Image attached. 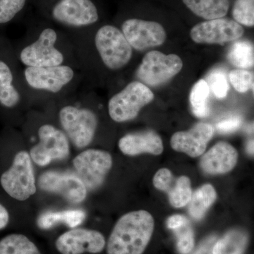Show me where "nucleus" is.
I'll return each mask as SVG.
<instances>
[{"label": "nucleus", "mask_w": 254, "mask_h": 254, "mask_svg": "<svg viewBox=\"0 0 254 254\" xmlns=\"http://www.w3.org/2000/svg\"><path fill=\"white\" fill-rule=\"evenodd\" d=\"M121 31L131 48L138 51L162 46L167 38L166 31L160 23L138 18L126 20Z\"/></svg>", "instance_id": "4468645a"}, {"label": "nucleus", "mask_w": 254, "mask_h": 254, "mask_svg": "<svg viewBox=\"0 0 254 254\" xmlns=\"http://www.w3.org/2000/svg\"><path fill=\"white\" fill-rule=\"evenodd\" d=\"M86 214L81 210H68L59 212H46L38 217L37 225L42 230H48L59 223L73 228L81 225Z\"/></svg>", "instance_id": "4be33fe9"}, {"label": "nucleus", "mask_w": 254, "mask_h": 254, "mask_svg": "<svg viewBox=\"0 0 254 254\" xmlns=\"http://www.w3.org/2000/svg\"><path fill=\"white\" fill-rule=\"evenodd\" d=\"M0 254H41L36 245L23 235L12 234L0 241Z\"/></svg>", "instance_id": "393cba45"}, {"label": "nucleus", "mask_w": 254, "mask_h": 254, "mask_svg": "<svg viewBox=\"0 0 254 254\" xmlns=\"http://www.w3.org/2000/svg\"><path fill=\"white\" fill-rule=\"evenodd\" d=\"M187 221L189 220L185 217L182 216V215H175L168 219L167 224H168L169 228L174 230V229L182 226Z\"/></svg>", "instance_id": "f704fd0d"}, {"label": "nucleus", "mask_w": 254, "mask_h": 254, "mask_svg": "<svg viewBox=\"0 0 254 254\" xmlns=\"http://www.w3.org/2000/svg\"><path fill=\"white\" fill-rule=\"evenodd\" d=\"M173 230L177 237V247L179 253L190 254L194 247V234L190 222L187 221L182 226Z\"/></svg>", "instance_id": "c85d7f7f"}, {"label": "nucleus", "mask_w": 254, "mask_h": 254, "mask_svg": "<svg viewBox=\"0 0 254 254\" xmlns=\"http://www.w3.org/2000/svg\"><path fill=\"white\" fill-rule=\"evenodd\" d=\"M248 235L245 231L232 230L216 241L213 254H244L248 245Z\"/></svg>", "instance_id": "5701e85b"}, {"label": "nucleus", "mask_w": 254, "mask_h": 254, "mask_svg": "<svg viewBox=\"0 0 254 254\" xmlns=\"http://www.w3.org/2000/svg\"><path fill=\"white\" fill-rule=\"evenodd\" d=\"M193 14L207 20L216 19L226 16L230 0H182Z\"/></svg>", "instance_id": "aec40b11"}, {"label": "nucleus", "mask_w": 254, "mask_h": 254, "mask_svg": "<svg viewBox=\"0 0 254 254\" xmlns=\"http://www.w3.org/2000/svg\"><path fill=\"white\" fill-rule=\"evenodd\" d=\"M62 38L53 28H46L21 48L18 55L23 67H46L69 64Z\"/></svg>", "instance_id": "f03ea898"}, {"label": "nucleus", "mask_w": 254, "mask_h": 254, "mask_svg": "<svg viewBox=\"0 0 254 254\" xmlns=\"http://www.w3.org/2000/svg\"><path fill=\"white\" fill-rule=\"evenodd\" d=\"M14 81L11 68L5 62L0 60V104L5 108H15L24 96L15 86Z\"/></svg>", "instance_id": "412c9836"}, {"label": "nucleus", "mask_w": 254, "mask_h": 254, "mask_svg": "<svg viewBox=\"0 0 254 254\" xmlns=\"http://www.w3.org/2000/svg\"><path fill=\"white\" fill-rule=\"evenodd\" d=\"M232 16L240 25L253 27L254 26V0H235Z\"/></svg>", "instance_id": "cd10ccee"}, {"label": "nucleus", "mask_w": 254, "mask_h": 254, "mask_svg": "<svg viewBox=\"0 0 254 254\" xmlns=\"http://www.w3.org/2000/svg\"><path fill=\"white\" fill-rule=\"evenodd\" d=\"M210 91L205 79H200L196 82L190 91V106L192 112L197 118H205L208 115V99Z\"/></svg>", "instance_id": "bb28decb"}, {"label": "nucleus", "mask_w": 254, "mask_h": 254, "mask_svg": "<svg viewBox=\"0 0 254 254\" xmlns=\"http://www.w3.org/2000/svg\"><path fill=\"white\" fill-rule=\"evenodd\" d=\"M0 183L11 198L20 201H24L36 193V179L27 151L21 150L16 153L11 168L1 175Z\"/></svg>", "instance_id": "0eeeda50"}, {"label": "nucleus", "mask_w": 254, "mask_h": 254, "mask_svg": "<svg viewBox=\"0 0 254 254\" xmlns=\"http://www.w3.org/2000/svg\"><path fill=\"white\" fill-rule=\"evenodd\" d=\"M155 222L145 210L124 215L114 227L107 245L108 254H142L149 243Z\"/></svg>", "instance_id": "f257e3e1"}, {"label": "nucleus", "mask_w": 254, "mask_h": 254, "mask_svg": "<svg viewBox=\"0 0 254 254\" xmlns=\"http://www.w3.org/2000/svg\"><path fill=\"white\" fill-rule=\"evenodd\" d=\"M26 0H0V24L9 22L23 9Z\"/></svg>", "instance_id": "7c9ffc66"}, {"label": "nucleus", "mask_w": 254, "mask_h": 254, "mask_svg": "<svg viewBox=\"0 0 254 254\" xmlns=\"http://www.w3.org/2000/svg\"><path fill=\"white\" fill-rule=\"evenodd\" d=\"M94 44L105 66L110 70L121 69L132 58V48L121 30L112 25L102 26L95 33Z\"/></svg>", "instance_id": "39448f33"}, {"label": "nucleus", "mask_w": 254, "mask_h": 254, "mask_svg": "<svg viewBox=\"0 0 254 254\" xmlns=\"http://www.w3.org/2000/svg\"><path fill=\"white\" fill-rule=\"evenodd\" d=\"M105 247L103 235L88 229H73L64 233L56 241L57 250L62 254H98Z\"/></svg>", "instance_id": "2eb2a0df"}, {"label": "nucleus", "mask_w": 254, "mask_h": 254, "mask_svg": "<svg viewBox=\"0 0 254 254\" xmlns=\"http://www.w3.org/2000/svg\"><path fill=\"white\" fill-rule=\"evenodd\" d=\"M148 86L140 81H132L108 102V113L116 123H125L136 118L140 110L154 99Z\"/></svg>", "instance_id": "423d86ee"}, {"label": "nucleus", "mask_w": 254, "mask_h": 254, "mask_svg": "<svg viewBox=\"0 0 254 254\" xmlns=\"http://www.w3.org/2000/svg\"><path fill=\"white\" fill-rule=\"evenodd\" d=\"M229 79L239 93H246L252 89L254 91V73L242 68L232 70L229 73Z\"/></svg>", "instance_id": "c756f323"}, {"label": "nucleus", "mask_w": 254, "mask_h": 254, "mask_svg": "<svg viewBox=\"0 0 254 254\" xmlns=\"http://www.w3.org/2000/svg\"><path fill=\"white\" fill-rule=\"evenodd\" d=\"M64 133L75 147L81 149L91 144L98 127L94 112L85 107L64 105L58 113Z\"/></svg>", "instance_id": "20e7f679"}, {"label": "nucleus", "mask_w": 254, "mask_h": 254, "mask_svg": "<svg viewBox=\"0 0 254 254\" xmlns=\"http://www.w3.org/2000/svg\"><path fill=\"white\" fill-rule=\"evenodd\" d=\"M39 141L30 150L31 160L39 166H46L54 160H63L69 155V140L64 131L50 124L38 128Z\"/></svg>", "instance_id": "1a4fd4ad"}, {"label": "nucleus", "mask_w": 254, "mask_h": 254, "mask_svg": "<svg viewBox=\"0 0 254 254\" xmlns=\"http://www.w3.org/2000/svg\"><path fill=\"white\" fill-rule=\"evenodd\" d=\"M9 220V215L7 210L2 205L0 204V230L4 229L8 225Z\"/></svg>", "instance_id": "c9c22d12"}, {"label": "nucleus", "mask_w": 254, "mask_h": 254, "mask_svg": "<svg viewBox=\"0 0 254 254\" xmlns=\"http://www.w3.org/2000/svg\"><path fill=\"white\" fill-rule=\"evenodd\" d=\"M183 62L178 55L153 50L145 55L136 76L145 86L158 87L170 81L181 71Z\"/></svg>", "instance_id": "6e6552de"}, {"label": "nucleus", "mask_w": 254, "mask_h": 254, "mask_svg": "<svg viewBox=\"0 0 254 254\" xmlns=\"http://www.w3.org/2000/svg\"><path fill=\"white\" fill-rule=\"evenodd\" d=\"M216 241L217 237L215 235L207 237L191 254H213V247Z\"/></svg>", "instance_id": "72a5a7b5"}, {"label": "nucleus", "mask_w": 254, "mask_h": 254, "mask_svg": "<svg viewBox=\"0 0 254 254\" xmlns=\"http://www.w3.org/2000/svg\"><path fill=\"white\" fill-rule=\"evenodd\" d=\"M78 73L71 64L46 67H24L23 81L28 89L50 95H62L75 84Z\"/></svg>", "instance_id": "7ed1b4c3"}, {"label": "nucleus", "mask_w": 254, "mask_h": 254, "mask_svg": "<svg viewBox=\"0 0 254 254\" xmlns=\"http://www.w3.org/2000/svg\"><path fill=\"white\" fill-rule=\"evenodd\" d=\"M254 45L250 41H237L232 44L227 59L233 66L242 69L253 67Z\"/></svg>", "instance_id": "a878e982"}, {"label": "nucleus", "mask_w": 254, "mask_h": 254, "mask_svg": "<svg viewBox=\"0 0 254 254\" xmlns=\"http://www.w3.org/2000/svg\"><path fill=\"white\" fill-rule=\"evenodd\" d=\"M76 174L87 190H95L102 186L113 166V158L108 152L88 149L73 160Z\"/></svg>", "instance_id": "9d476101"}, {"label": "nucleus", "mask_w": 254, "mask_h": 254, "mask_svg": "<svg viewBox=\"0 0 254 254\" xmlns=\"http://www.w3.org/2000/svg\"><path fill=\"white\" fill-rule=\"evenodd\" d=\"M206 82L209 89L216 98L222 99L227 96L229 86L225 73L219 71H214L209 75Z\"/></svg>", "instance_id": "2f4dec72"}, {"label": "nucleus", "mask_w": 254, "mask_h": 254, "mask_svg": "<svg viewBox=\"0 0 254 254\" xmlns=\"http://www.w3.org/2000/svg\"><path fill=\"white\" fill-rule=\"evenodd\" d=\"M119 148L125 155H136L150 153L155 155L163 151V141L153 130L128 133L119 141Z\"/></svg>", "instance_id": "6ab92c4d"}, {"label": "nucleus", "mask_w": 254, "mask_h": 254, "mask_svg": "<svg viewBox=\"0 0 254 254\" xmlns=\"http://www.w3.org/2000/svg\"><path fill=\"white\" fill-rule=\"evenodd\" d=\"M41 190L59 194L71 203H79L86 199L87 189L76 174L68 172L47 171L38 180Z\"/></svg>", "instance_id": "ddd939ff"}, {"label": "nucleus", "mask_w": 254, "mask_h": 254, "mask_svg": "<svg viewBox=\"0 0 254 254\" xmlns=\"http://www.w3.org/2000/svg\"><path fill=\"white\" fill-rule=\"evenodd\" d=\"M153 185L168 193L170 204L175 208H182L190 202L192 190L189 177L175 178L168 169H160L153 177Z\"/></svg>", "instance_id": "f3484780"}, {"label": "nucleus", "mask_w": 254, "mask_h": 254, "mask_svg": "<svg viewBox=\"0 0 254 254\" xmlns=\"http://www.w3.org/2000/svg\"><path fill=\"white\" fill-rule=\"evenodd\" d=\"M248 151L251 154H254V141L252 140L248 143Z\"/></svg>", "instance_id": "e433bc0d"}, {"label": "nucleus", "mask_w": 254, "mask_h": 254, "mask_svg": "<svg viewBox=\"0 0 254 254\" xmlns=\"http://www.w3.org/2000/svg\"><path fill=\"white\" fill-rule=\"evenodd\" d=\"M52 17L64 26L82 28L94 24L99 15L91 0H59L52 9Z\"/></svg>", "instance_id": "f8f14e48"}, {"label": "nucleus", "mask_w": 254, "mask_h": 254, "mask_svg": "<svg viewBox=\"0 0 254 254\" xmlns=\"http://www.w3.org/2000/svg\"><path fill=\"white\" fill-rule=\"evenodd\" d=\"M216 198V191L212 185H205L200 187L192 193L189 202V212L190 216L195 220H200Z\"/></svg>", "instance_id": "b1692460"}, {"label": "nucleus", "mask_w": 254, "mask_h": 254, "mask_svg": "<svg viewBox=\"0 0 254 254\" xmlns=\"http://www.w3.org/2000/svg\"><path fill=\"white\" fill-rule=\"evenodd\" d=\"M238 160V152L227 142L220 141L203 155L200 167L209 175L225 174L235 168Z\"/></svg>", "instance_id": "a211bd4d"}, {"label": "nucleus", "mask_w": 254, "mask_h": 254, "mask_svg": "<svg viewBox=\"0 0 254 254\" xmlns=\"http://www.w3.org/2000/svg\"><path fill=\"white\" fill-rule=\"evenodd\" d=\"M213 133L214 128L211 125L198 123L189 131L174 133L170 144L176 151L186 153L191 158H196L204 153Z\"/></svg>", "instance_id": "dca6fc26"}, {"label": "nucleus", "mask_w": 254, "mask_h": 254, "mask_svg": "<svg viewBox=\"0 0 254 254\" xmlns=\"http://www.w3.org/2000/svg\"><path fill=\"white\" fill-rule=\"evenodd\" d=\"M242 25L230 18L208 20L195 25L190 31L193 41L201 44H223L236 41L243 36Z\"/></svg>", "instance_id": "9b49d317"}, {"label": "nucleus", "mask_w": 254, "mask_h": 254, "mask_svg": "<svg viewBox=\"0 0 254 254\" xmlns=\"http://www.w3.org/2000/svg\"><path fill=\"white\" fill-rule=\"evenodd\" d=\"M241 125H242V119L240 117H233L219 123L217 125V128L222 133H230L238 129Z\"/></svg>", "instance_id": "473e14b6"}]
</instances>
